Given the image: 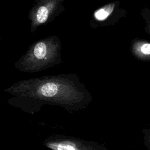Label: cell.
<instances>
[{
    "instance_id": "obj_7",
    "label": "cell",
    "mask_w": 150,
    "mask_h": 150,
    "mask_svg": "<svg viewBox=\"0 0 150 150\" xmlns=\"http://www.w3.org/2000/svg\"><path fill=\"white\" fill-rule=\"evenodd\" d=\"M141 15L145 23V30L150 36V9L146 7L143 8L141 10Z\"/></svg>"
},
{
    "instance_id": "obj_4",
    "label": "cell",
    "mask_w": 150,
    "mask_h": 150,
    "mask_svg": "<svg viewBox=\"0 0 150 150\" xmlns=\"http://www.w3.org/2000/svg\"><path fill=\"white\" fill-rule=\"evenodd\" d=\"M43 145L52 150H108L97 142L59 135L48 137Z\"/></svg>"
},
{
    "instance_id": "obj_3",
    "label": "cell",
    "mask_w": 150,
    "mask_h": 150,
    "mask_svg": "<svg viewBox=\"0 0 150 150\" xmlns=\"http://www.w3.org/2000/svg\"><path fill=\"white\" fill-rule=\"evenodd\" d=\"M64 0H35L30 9L28 19L31 21L30 32L33 33L37 28L53 21L64 9Z\"/></svg>"
},
{
    "instance_id": "obj_8",
    "label": "cell",
    "mask_w": 150,
    "mask_h": 150,
    "mask_svg": "<svg viewBox=\"0 0 150 150\" xmlns=\"http://www.w3.org/2000/svg\"><path fill=\"white\" fill-rule=\"evenodd\" d=\"M144 145L147 149L150 150V128L144 129L143 130Z\"/></svg>"
},
{
    "instance_id": "obj_2",
    "label": "cell",
    "mask_w": 150,
    "mask_h": 150,
    "mask_svg": "<svg viewBox=\"0 0 150 150\" xmlns=\"http://www.w3.org/2000/svg\"><path fill=\"white\" fill-rule=\"evenodd\" d=\"M62 44L57 36H49L32 43L15 67L23 72L36 73L62 62Z\"/></svg>"
},
{
    "instance_id": "obj_6",
    "label": "cell",
    "mask_w": 150,
    "mask_h": 150,
    "mask_svg": "<svg viewBox=\"0 0 150 150\" xmlns=\"http://www.w3.org/2000/svg\"><path fill=\"white\" fill-rule=\"evenodd\" d=\"M132 54L138 60L150 62V42L138 38L132 40L130 45Z\"/></svg>"
},
{
    "instance_id": "obj_5",
    "label": "cell",
    "mask_w": 150,
    "mask_h": 150,
    "mask_svg": "<svg viewBox=\"0 0 150 150\" xmlns=\"http://www.w3.org/2000/svg\"><path fill=\"white\" fill-rule=\"evenodd\" d=\"M126 14L127 11L121 8L120 2L115 1L96 10L93 13L90 25L94 28L115 25Z\"/></svg>"
},
{
    "instance_id": "obj_1",
    "label": "cell",
    "mask_w": 150,
    "mask_h": 150,
    "mask_svg": "<svg viewBox=\"0 0 150 150\" xmlns=\"http://www.w3.org/2000/svg\"><path fill=\"white\" fill-rule=\"evenodd\" d=\"M5 92L11 96L8 103L29 113L43 105H57L69 111L88 106L91 96L74 74L46 76L19 81Z\"/></svg>"
}]
</instances>
